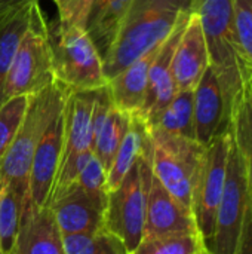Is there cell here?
<instances>
[{
	"label": "cell",
	"mask_w": 252,
	"mask_h": 254,
	"mask_svg": "<svg viewBox=\"0 0 252 254\" xmlns=\"http://www.w3.org/2000/svg\"><path fill=\"white\" fill-rule=\"evenodd\" d=\"M190 7L192 0H134L104 58L107 79L160 46Z\"/></svg>",
	"instance_id": "1"
},
{
	"label": "cell",
	"mask_w": 252,
	"mask_h": 254,
	"mask_svg": "<svg viewBox=\"0 0 252 254\" xmlns=\"http://www.w3.org/2000/svg\"><path fill=\"white\" fill-rule=\"evenodd\" d=\"M190 12L196 13L201 21L211 65L232 109L233 100L252 77V67L239 49L232 0H192Z\"/></svg>",
	"instance_id": "2"
},
{
	"label": "cell",
	"mask_w": 252,
	"mask_h": 254,
	"mask_svg": "<svg viewBox=\"0 0 252 254\" xmlns=\"http://www.w3.org/2000/svg\"><path fill=\"white\" fill-rule=\"evenodd\" d=\"M53 79L70 91H95L108 85L104 61L85 27L59 19L48 22Z\"/></svg>",
	"instance_id": "3"
},
{
	"label": "cell",
	"mask_w": 252,
	"mask_h": 254,
	"mask_svg": "<svg viewBox=\"0 0 252 254\" xmlns=\"http://www.w3.org/2000/svg\"><path fill=\"white\" fill-rule=\"evenodd\" d=\"M147 132L153 174L169 193L192 210L193 190L203 165L206 146L198 140L154 128H147Z\"/></svg>",
	"instance_id": "4"
},
{
	"label": "cell",
	"mask_w": 252,
	"mask_h": 254,
	"mask_svg": "<svg viewBox=\"0 0 252 254\" xmlns=\"http://www.w3.org/2000/svg\"><path fill=\"white\" fill-rule=\"evenodd\" d=\"M151 176L150 138L120 185L107 195L105 228L119 237L132 253L143 241L147 214V192Z\"/></svg>",
	"instance_id": "5"
},
{
	"label": "cell",
	"mask_w": 252,
	"mask_h": 254,
	"mask_svg": "<svg viewBox=\"0 0 252 254\" xmlns=\"http://www.w3.org/2000/svg\"><path fill=\"white\" fill-rule=\"evenodd\" d=\"M61 88L62 85L53 80L45 89L31 95L21 128L0 161V189L9 186L25 201H28V183L34 152Z\"/></svg>",
	"instance_id": "6"
},
{
	"label": "cell",
	"mask_w": 252,
	"mask_h": 254,
	"mask_svg": "<svg viewBox=\"0 0 252 254\" xmlns=\"http://www.w3.org/2000/svg\"><path fill=\"white\" fill-rule=\"evenodd\" d=\"M53 80L48 21L39 1H36L31 6L28 27L6 77L3 101L18 95H34Z\"/></svg>",
	"instance_id": "7"
},
{
	"label": "cell",
	"mask_w": 252,
	"mask_h": 254,
	"mask_svg": "<svg viewBox=\"0 0 252 254\" xmlns=\"http://www.w3.org/2000/svg\"><path fill=\"white\" fill-rule=\"evenodd\" d=\"M250 188L245 165L230 135V150L226 168V182L217 210L214 237L208 246L212 254H236L247 210L250 207Z\"/></svg>",
	"instance_id": "8"
},
{
	"label": "cell",
	"mask_w": 252,
	"mask_h": 254,
	"mask_svg": "<svg viewBox=\"0 0 252 254\" xmlns=\"http://www.w3.org/2000/svg\"><path fill=\"white\" fill-rule=\"evenodd\" d=\"M230 150V131L215 137L205 150L203 165L199 173L193 198H192V211L198 225V229L205 240L206 247L209 246L214 229L217 210L221 201L224 182H226V168L227 158Z\"/></svg>",
	"instance_id": "9"
},
{
	"label": "cell",
	"mask_w": 252,
	"mask_h": 254,
	"mask_svg": "<svg viewBox=\"0 0 252 254\" xmlns=\"http://www.w3.org/2000/svg\"><path fill=\"white\" fill-rule=\"evenodd\" d=\"M68 92L70 89L62 85L34 152L27 201L34 207H48L59 170L64 147V104Z\"/></svg>",
	"instance_id": "10"
},
{
	"label": "cell",
	"mask_w": 252,
	"mask_h": 254,
	"mask_svg": "<svg viewBox=\"0 0 252 254\" xmlns=\"http://www.w3.org/2000/svg\"><path fill=\"white\" fill-rule=\"evenodd\" d=\"M108 193L88 192L71 185L48 207L62 235L91 234L105 228V208Z\"/></svg>",
	"instance_id": "11"
},
{
	"label": "cell",
	"mask_w": 252,
	"mask_h": 254,
	"mask_svg": "<svg viewBox=\"0 0 252 254\" xmlns=\"http://www.w3.org/2000/svg\"><path fill=\"white\" fill-rule=\"evenodd\" d=\"M189 16H190V12L184 13L180 18L174 31L162 43V46L157 51L156 58L153 60L150 65L146 98L140 112L134 115V116H138L146 124V127L150 125L165 110V107L172 101V98L178 92V88L175 85L174 74H172V57H174L177 43L181 37V33L187 24Z\"/></svg>",
	"instance_id": "12"
},
{
	"label": "cell",
	"mask_w": 252,
	"mask_h": 254,
	"mask_svg": "<svg viewBox=\"0 0 252 254\" xmlns=\"http://www.w3.org/2000/svg\"><path fill=\"white\" fill-rule=\"evenodd\" d=\"M193 119L195 138L203 146L229 129L230 109L212 65L206 68L193 89Z\"/></svg>",
	"instance_id": "13"
},
{
	"label": "cell",
	"mask_w": 252,
	"mask_h": 254,
	"mask_svg": "<svg viewBox=\"0 0 252 254\" xmlns=\"http://www.w3.org/2000/svg\"><path fill=\"white\" fill-rule=\"evenodd\" d=\"M187 232H199L192 210L180 202L172 193H169L151 171L147 192L146 229L143 238Z\"/></svg>",
	"instance_id": "14"
},
{
	"label": "cell",
	"mask_w": 252,
	"mask_h": 254,
	"mask_svg": "<svg viewBox=\"0 0 252 254\" xmlns=\"http://www.w3.org/2000/svg\"><path fill=\"white\" fill-rule=\"evenodd\" d=\"M209 65L211 58L201 21L190 12L172 57V74L178 91L195 89Z\"/></svg>",
	"instance_id": "15"
},
{
	"label": "cell",
	"mask_w": 252,
	"mask_h": 254,
	"mask_svg": "<svg viewBox=\"0 0 252 254\" xmlns=\"http://www.w3.org/2000/svg\"><path fill=\"white\" fill-rule=\"evenodd\" d=\"M97 91V89H95ZM95 91H70L64 104V147L59 168L92 150Z\"/></svg>",
	"instance_id": "16"
},
{
	"label": "cell",
	"mask_w": 252,
	"mask_h": 254,
	"mask_svg": "<svg viewBox=\"0 0 252 254\" xmlns=\"http://www.w3.org/2000/svg\"><path fill=\"white\" fill-rule=\"evenodd\" d=\"M12 254H65L62 234L49 207L25 204Z\"/></svg>",
	"instance_id": "17"
},
{
	"label": "cell",
	"mask_w": 252,
	"mask_h": 254,
	"mask_svg": "<svg viewBox=\"0 0 252 254\" xmlns=\"http://www.w3.org/2000/svg\"><path fill=\"white\" fill-rule=\"evenodd\" d=\"M160 46L144 54L126 68H123L117 76L108 80L113 103L122 112L129 115H137L140 112L146 98L150 65L156 58Z\"/></svg>",
	"instance_id": "18"
},
{
	"label": "cell",
	"mask_w": 252,
	"mask_h": 254,
	"mask_svg": "<svg viewBox=\"0 0 252 254\" xmlns=\"http://www.w3.org/2000/svg\"><path fill=\"white\" fill-rule=\"evenodd\" d=\"M134 0H94L85 30L98 49L102 61L108 54L119 27Z\"/></svg>",
	"instance_id": "19"
},
{
	"label": "cell",
	"mask_w": 252,
	"mask_h": 254,
	"mask_svg": "<svg viewBox=\"0 0 252 254\" xmlns=\"http://www.w3.org/2000/svg\"><path fill=\"white\" fill-rule=\"evenodd\" d=\"M229 131L233 144L245 165L248 188H250V202L252 207V83L251 79L239 91L232 103Z\"/></svg>",
	"instance_id": "20"
},
{
	"label": "cell",
	"mask_w": 252,
	"mask_h": 254,
	"mask_svg": "<svg viewBox=\"0 0 252 254\" xmlns=\"http://www.w3.org/2000/svg\"><path fill=\"white\" fill-rule=\"evenodd\" d=\"M147 140V127L144 122L132 115L129 128L119 146V150L114 156V161L107 173V189L108 192L116 189L120 182L125 179L128 171L132 168V165L140 158L144 144Z\"/></svg>",
	"instance_id": "21"
},
{
	"label": "cell",
	"mask_w": 252,
	"mask_h": 254,
	"mask_svg": "<svg viewBox=\"0 0 252 254\" xmlns=\"http://www.w3.org/2000/svg\"><path fill=\"white\" fill-rule=\"evenodd\" d=\"M132 115L122 112L116 106H113L100 129L97 137L92 141V152L97 159L101 162L104 170L108 173L114 156L119 150V146L129 128Z\"/></svg>",
	"instance_id": "22"
},
{
	"label": "cell",
	"mask_w": 252,
	"mask_h": 254,
	"mask_svg": "<svg viewBox=\"0 0 252 254\" xmlns=\"http://www.w3.org/2000/svg\"><path fill=\"white\" fill-rule=\"evenodd\" d=\"M147 128H154L196 140L193 119V89L178 91L165 110L150 125H147Z\"/></svg>",
	"instance_id": "23"
},
{
	"label": "cell",
	"mask_w": 252,
	"mask_h": 254,
	"mask_svg": "<svg viewBox=\"0 0 252 254\" xmlns=\"http://www.w3.org/2000/svg\"><path fill=\"white\" fill-rule=\"evenodd\" d=\"M33 4L0 21V104L3 103V91L7 73L30 22V12Z\"/></svg>",
	"instance_id": "24"
},
{
	"label": "cell",
	"mask_w": 252,
	"mask_h": 254,
	"mask_svg": "<svg viewBox=\"0 0 252 254\" xmlns=\"http://www.w3.org/2000/svg\"><path fill=\"white\" fill-rule=\"evenodd\" d=\"M65 254H131L125 243L102 228L91 234L62 235Z\"/></svg>",
	"instance_id": "25"
},
{
	"label": "cell",
	"mask_w": 252,
	"mask_h": 254,
	"mask_svg": "<svg viewBox=\"0 0 252 254\" xmlns=\"http://www.w3.org/2000/svg\"><path fill=\"white\" fill-rule=\"evenodd\" d=\"M208 250L199 232L169 234L153 238H143L131 254H198Z\"/></svg>",
	"instance_id": "26"
},
{
	"label": "cell",
	"mask_w": 252,
	"mask_h": 254,
	"mask_svg": "<svg viewBox=\"0 0 252 254\" xmlns=\"http://www.w3.org/2000/svg\"><path fill=\"white\" fill-rule=\"evenodd\" d=\"M27 201L9 186L0 189V250L12 254Z\"/></svg>",
	"instance_id": "27"
},
{
	"label": "cell",
	"mask_w": 252,
	"mask_h": 254,
	"mask_svg": "<svg viewBox=\"0 0 252 254\" xmlns=\"http://www.w3.org/2000/svg\"><path fill=\"white\" fill-rule=\"evenodd\" d=\"M30 100L31 95H18L0 104V161L21 128Z\"/></svg>",
	"instance_id": "28"
},
{
	"label": "cell",
	"mask_w": 252,
	"mask_h": 254,
	"mask_svg": "<svg viewBox=\"0 0 252 254\" xmlns=\"http://www.w3.org/2000/svg\"><path fill=\"white\" fill-rule=\"evenodd\" d=\"M239 49L252 67V0H232Z\"/></svg>",
	"instance_id": "29"
},
{
	"label": "cell",
	"mask_w": 252,
	"mask_h": 254,
	"mask_svg": "<svg viewBox=\"0 0 252 254\" xmlns=\"http://www.w3.org/2000/svg\"><path fill=\"white\" fill-rule=\"evenodd\" d=\"M88 192L94 193H108L107 189V171L101 165V162L97 159L95 155L91 156L88 164L83 167V170L79 173L76 182L73 183Z\"/></svg>",
	"instance_id": "30"
},
{
	"label": "cell",
	"mask_w": 252,
	"mask_h": 254,
	"mask_svg": "<svg viewBox=\"0 0 252 254\" xmlns=\"http://www.w3.org/2000/svg\"><path fill=\"white\" fill-rule=\"evenodd\" d=\"M94 0H53L58 9V19L65 24L85 27Z\"/></svg>",
	"instance_id": "31"
},
{
	"label": "cell",
	"mask_w": 252,
	"mask_h": 254,
	"mask_svg": "<svg viewBox=\"0 0 252 254\" xmlns=\"http://www.w3.org/2000/svg\"><path fill=\"white\" fill-rule=\"evenodd\" d=\"M236 254H252V207L250 204L247 214H245V220H244V226H242V234L239 238V244H238V252Z\"/></svg>",
	"instance_id": "32"
},
{
	"label": "cell",
	"mask_w": 252,
	"mask_h": 254,
	"mask_svg": "<svg viewBox=\"0 0 252 254\" xmlns=\"http://www.w3.org/2000/svg\"><path fill=\"white\" fill-rule=\"evenodd\" d=\"M39 0H0V21Z\"/></svg>",
	"instance_id": "33"
},
{
	"label": "cell",
	"mask_w": 252,
	"mask_h": 254,
	"mask_svg": "<svg viewBox=\"0 0 252 254\" xmlns=\"http://www.w3.org/2000/svg\"><path fill=\"white\" fill-rule=\"evenodd\" d=\"M198 254H212L209 250H203V252H201V253H198Z\"/></svg>",
	"instance_id": "34"
},
{
	"label": "cell",
	"mask_w": 252,
	"mask_h": 254,
	"mask_svg": "<svg viewBox=\"0 0 252 254\" xmlns=\"http://www.w3.org/2000/svg\"><path fill=\"white\" fill-rule=\"evenodd\" d=\"M251 83H252V77H251Z\"/></svg>",
	"instance_id": "35"
},
{
	"label": "cell",
	"mask_w": 252,
	"mask_h": 254,
	"mask_svg": "<svg viewBox=\"0 0 252 254\" xmlns=\"http://www.w3.org/2000/svg\"><path fill=\"white\" fill-rule=\"evenodd\" d=\"M0 254H1V250H0Z\"/></svg>",
	"instance_id": "36"
},
{
	"label": "cell",
	"mask_w": 252,
	"mask_h": 254,
	"mask_svg": "<svg viewBox=\"0 0 252 254\" xmlns=\"http://www.w3.org/2000/svg\"><path fill=\"white\" fill-rule=\"evenodd\" d=\"M1 254H4V253H1Z\"/></svg>",
	"instance_id": "37"
}]
</instances>
